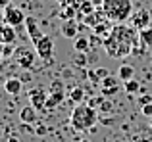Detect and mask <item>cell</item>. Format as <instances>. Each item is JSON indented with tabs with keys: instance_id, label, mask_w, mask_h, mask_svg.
<instances>
[{
	"instance_id": "6da1fadb",
	"label": "cell",
	"mask_w": 152,
	"mask_h": 142,
	"mask_svg": "<svg viewBox=\"0 0 152 142\" xmlns=\"http://www.w3.org/2000/svg\"><path fill=\"white\" fill-rule=\"evenodd\" d=\"M104 50L110 58H127L133 52H139L141 48V38H139V31L133 25H125V23H114L110 35L104 38Z\"/></svg>"
},
{
	"instance_id": "7a4b0ae2",
	"label": "cell",
	"mask_w": 152,
	"mask_h": 142,
	"mask_svg": "<svg viewBox=\"0 0 152 142\" xmlns=\"http://www.w3.org/2000/svg\"><path fill=\"white\" fill-rule=\"evenodd\" d=\"M96 123H98L96 108L85 104V102H81V104H77L73 108L71 117H69V125L75 131H89V129H93Z\"/></svg>"
},
{
	"instance_id": "3957f363",
	"label": "cell",
	"mask_w": 152,
	"mask_h": 142,
	"mask_svg": "<svg viewBox=\"0 0 152 142\" xmlns=\"http://www.w3.org/2000/svg\"><path fill=\"white\" fill-rule=\"evenodd\" d=\"M102 12L112 23H125L133 15L131 0H102Z\"/></svg>"
},
{
	"instance_id": "277c9868",
	"label": "cell",
	"mask_w": 152,
	"mask_h": 142,
	"mask_svg": "<svg viewBox=\"0 0 152 142\" xmlns=\"http://www.w3.org/2000/svg\"><path fill=\"white\" fill-rule=\"evenodd\" d=\"M25 17L27 15L23 14V10H19V8L15 6H6L2 10V21L6 23V25H12V27H25Z\"/></svg>"
},
{
	"instance_id": "5b68a950",
	"label": "cell",
	"mask_w": 152,
	"mask_h": 142,
	"mask_svg": "<svg viewBox=\"0 0 152 142\" xmlns=\"http://www.w3.org/2000/svg\"><path fill=\"white\" fill-rule=\"evenodd\" d=\"M33 46H35V50H37L39 58H42V60H50V58L54 56V38L48 37V35H42Z\"/></svg>"
},
{
	"instance_id": "8992f818",
	"label": "cell",
	"mask_w": 152,
	"mask_h": 142,
	"mask_svg": "<svg viewBox=\"0 0 152 142\" xmlns=\"http://www.w3.org/2000/svg\"><path fill=\"white\" fill-rule=\"evenodd\" d=\"M118 81H121V79H115L114 75H108L106 79H102V83H100V94L102 96H106V98H112V96H115V94L119 92V83Z\"/></svg>"
},
{
	"instance_id": "52a82bcc",
	"label": "cell",
	"mask_w": 152,
	"mask_h": 142,
	"mask_svg": "<svg viewBox=\"0 0 152 142\" xmlns=\"http://www.w3.org/2000/svg\"><path fill=\"white\" fill-rule=\"evenodd\" d=\"M46 100H48V92L42 88H33L29 92V102L37 112H45L46 108Z\"/></svg>"
},
{
	"instance_id": "ba28073f",
	"label": "cell",
	"mask_w": 152,
	"mask_h": 142,
	"mask_svg": "<svg viewBox=\"0 0 152 142\" xmlns=\"http://www.w3.org/2000/svg\"><path fill=\"white\" fill-rule=\"evenodd\" d=\"M131 25L137 31H142V29H146V27H150V12L145 10V8L133 12V15H131Z\"/></svg>"
},
{
	"instance_id": "9c48e42d",
	"label": "cell",
	"mask_w": 152,
	"mask_h": 142,
	"mask_svg": "<svg viewBox=\"0 0 152 142\" xmlns=\"http://www.w3.org/2000/svg\"><path fill=\"white\" fill-rule=\"evenodd\" d=\"M18 52V64L23 69H31L35 64V58H37V50H29V48H19Z\"/></svg>"
},
{
	"instance_id": "30bf717a",
	"label": "cell",
	"mask_w": 152,
	"mask_h": 142,
	"mask_svg": "<svg viewBox=\"0 0 152 142\" xmlns=\"http://www.w3.org/2000/svg\"><path fill=\"white\" fill-rule=\"evenodd\" d=\"M25 33H27V37L31 38L33 44L42 37V31H41V27H39V21L33 17V15H27L25 17Z\"/></svg>"
},
{
	"instance_id": "8fae6325",
	"label": "cell",
	"mask_w": 152,
	"mask_h": 142,
	"mask_svg": "<svg viewBox=\"0 0 152 142\" xmlns=\"http://www.w3.org/2000/svg\"><path fill=\"white\" fill-rule=\"evenodd\" d=\"M60 31H62V35L66 38H77V33H79V23H77V19H64Z\"/></svg>"
},
{
	"instance_id": "7c38bea8",
	"label": "cell",
	"mask_w": 152,
	"mask_h": 142,
	"mask_svg": "<svg viewBox=\"0 0 152 142\" xmlns=\"http://www.w3.org/2000/svg\"><path fill=\"white\" fill-rule=\"evenodd\" d=\"M104 19H108V17H106V15H104L102 8H98V10H94L93 14L85 15V17H83V23H85L87 27H91V29H94V27H96L98 23H102Z\"/></svg>"
},
{
	"instance_id": "4fadbf2b",
	"label": "cell",
	"mask_w": 152,
	"mask_h": 142,
	"mask_svg": "<svg viewBox=\"0 0 152 142\" xmlns=\"http://www.w3.org/2000/svg\"><path fill=\"white\" fill-rule=\"evenodd\" d=\"M37 113H39V112H37V109H35L31 104H29V106H23V108L19 109V119H21L25 125H33L35 121H37Z\"/></svg>"
},
{
	"instance_id": "5bb4252c",
	"label": "cell",
	"mask_w": 152,
	"mask_h": 142,
	"mask_svg": "<svg viewBox=\"0 0 152 142\" xmlns=\"http://www.w3.org/2000/svg\"><path fill=\"white\" fill-rule=\"evenodd\" d=\"M64 98H66V92H64V90H56V92H50V94H48V100H46V108H45V112H52L54 108H58V106L64 102Z\"/></svg>"
},
{
	"instance_id": "9a60e30c",
	"label": "cell",
	"mask_w": 152,
	"mask_h": 142,
	"mask_svg": "<svg viewBox=\"0 0 152 142\" xmlns=\"http://www.w3.org/2000/svg\"><path fill=\"white\" fill-rule=\"evenodd\" d=\"M23 88V81L21 79H8V81H4V90H6L8 94H12V96H18L19 92H21Z\"/></svg>"
},
{
	"instance_id": "2e32d148",
	"label": "cell",
	"mask_w": 152,
	"mask_h": 142,
	"mask_svg": "<svg viewBox=\"0 0 152 142\" xmlns=\"http://www.w3.org/2000/svg\"><path fill=\"white\" fill-rule=\"evenodd\" d=\"M94 10H98V8L94 6L93 0H81V4H79V10H77V21H79V19H83L85 15L93 14Z\"/></svg>"
},
{
	"instance_id": "e0dca14e",
	"label": "cell",
	"mask_w": 152,
	"mask_h": 142,
	"mask_svg": "<svg viewBox=\"0 0 152 142\" xmlns=\"http://www.w3.org/2000/svg\"><path fill=\"white\" fill-rule=\"evenodd\" d=\"M15 41H18L15 27L6 25V23H4V29H2V42H4V44H15Z\"/></svg>"
},
{
	"instance_id": "ac0fdd59",
	"label": "cell",
	"mask_w": 152,
	"mask_h": 142,
	"mask_svg": "<svg viewBox=\"0 0 152 142\" xmlns=\"http://www.w3.org/2000/svg\"><path fill=\"white\" fill-rule=\"evenodd\" d=\"M118 77L121 79L123 83H125V81H131V79H135V67H133V65H129V64L119 65V69H118Z\"/></svg>"
},
{
	"instance_id": "d6986e66",
	"label": "cell",
	"mask_w": 152,
	"mask_h": 142,
	"mask_svg": "<svg viewBox=\"0 0 152 142\" xmlns=\"http://www.w3.org/2000/svg\"><path fill=\"white\" fill-rule=\"evenodd\" d=\"M73 48H75V52H89V50H91L89 37H77L73 41Z\"/></svg>"
},
{
	"instance_id": "ffe728a7",
	"label": "cell",
	"mask_w": 152,
	"mask_h": 142,
	"mask_svg": "<svg viewBox=\"0 0 152 142\" xmlns=\"http://www.w3.org/2000/svg\"><path fill=\"white\" fill-rule=\"evenodd\" d=\"M139 38H141V46L150 48L152 46V27H146V29L139 31Z\"/></svg>"
},
{
	"instance_id": "44dd1931",
	"label": "cell",
	"mask_w": 152,
	"mask_h": 142,
	"mask_svg": "<svg viewBox=\"0 0 152 142\" xmlns=\"http://www.w3.org/2000/svg\"><path fill=\"white\" fill-rule=\"evenodd\" d=\"M69 100L75 102V104H81L85 100V88L83 86H75V88L69 90Z\"/></svg>"
},
{
	"instance_id": "7402d4cb",
	"label": "cell",
	"mask_w": 152,
	"mask_h": 142,
	"mask_svg": "<svg viewBox=\"0 0 152 142\" xmlns=\"http://www.w3.org/2000/svg\"><path fill=\"white\" fill-rule=\"evenodd\" d=\"M123 88H125L127 94H135V92H139V90H141V83L135 81V79H131V81H125V83H123Z\"/></svg>"
},
{
	"instance_id": "603a6c76",
	"label": "cell",
	"mask_w": 152,
	"mask_h": 142,
	"mask_svg": "<svg viewBox=\"0 0 152 142\" xmlns=\"http://www.w3.org/2000/svg\"><path fill=\"white\" fill-rule=\"evenodd\" d=\"M112 109H114L112 100H110V98H104V102L98 106V112H100V113H112Z\"/></svg>"
},
{
	"instance_id": "cb8c5ba5",
	"label": "cell",
	"mask_w": 152,
	"mask_h": 142,
	"mask_svg": "<svg viewBox=\"0 0 152 142\" xmlns=\"http://www.w3.org/2000/svg\"><path fill=\"white\" fill-rule=\"evenodd\" d=\"M87 52H77L75 54V64L79 65V67H85L87 65V56H85Z\"/></svg>"
},
{
	"instance_id": "d4e9b609",
	"label": "cell",
	"mask_w": 152,
	"mask_h": 142,
	"mask_svg": "<svg viewBox=\"0 0 152 142\" xmlns=\"http://www.w3.org/2000/svg\"><path fill=\"white\" fill-rule=\"evenodd\" d=\"M14 52H15L14 44H4V50H2V56H0V58H10Z\"/></svg>"
},
{
	"instance_id": "484cf974",
	"label": "cell",
	"mask_w": 152,
	"mask_h": 142,
	"mask_svg": "<svg viewBox=\"0 0 152 142\" xmlns=\"http://www.w3.org/2000/svg\"><path fill=\"white\" fill-rule=\"evenodd\" d=\"M87 77H89V79H91V83H94V85H100V83H102V81H100V77L96 75V69H94V71H93V69L87 71Z\"/></svg>"
},
{
	"instance_id": "4316f807",
	"label": "cell",
	"mask_w": 152,
	"mask_h": 142,
	"mask_svg": "<svg viewBox=\"0 0 152 142\" xmlns=\"http://www.w3.org/2000/svg\"><path fill=\"white\" fill-rule=\"evenodd\" d=\"M141 113H142L145 117H152V104L142 106V108H141Z\"/></svg>"
},
{
	"instance_id": "83f0119b",
	"label": "cell",
	"mask_w": 152,
	"mask_h": 142,
	"mask_svg": "<svg viewBox=\"0 0 152 142\" xmlns=\"http://www.w3.org/2000/svg\"><path fill=\"white\" fill-rule=\"evenodd\" d=\"M139 104L141 106H146V104H152V96L150 94H142L141 98H139Z\"/></svg>"
},
{
	"instance_id": "f1b7e54d",
	"label": "cell",
	"mask_w": 152,
	"mask_h": 142,
	"mask_svg": "<svg viewBox=\"0 0 152 142\" xmlns=\"http://www.w3.org/2000/svg\"><path fill=\"white\" fill-rule=\"evenodd\" d=\"M96 75L100 77V81H102V79H106L110 73H108V69H106V67H96Z\"/></svg>"
},
{
	"instance_id": "f546056e",
	"label": "cell",
	"mask_w": 152,
	"mask_h": 142,
	"mask_svg": "<svg viewBox=\"0 0 152 142\" xmlns=\"http://www.w3.org/2000/svg\"><path fill=\"white\" fill-rule=\"evenodd\" d=\"M56 90H64V85H62L60 81H54V83L50 85V92H56Z\"/></svg>"
},
{
	"instance_id": "4dcf8cb0",
	"label": "cell",
	"mask_w": 152,
	"mask_h": 142,
	"mask_svg": "<svg viewBox=\"0 0 152 142\" xmlns=\"http://www.w3.org/2000/svg\"><path fill=\"white\" fill-rule=\"evenodd\" d=\"M131 142H152V140L148 138V136H135Z\"/></svg>"
},
{
	"instance_id": "1f68e13d",
	"label": "cell",
	"mask_w": 152,
	"mask_h": 142,
	"mask_svg": "<svg viewBox=\"0 0 152 142\" xmlns=\"http://www.w3.org/2000/svg\"><path fill=\"white\" fill-rule=\"evenodd\" d=\"M6 6H10V0H0V8H2V10H4V8H6Z\"/></svg>"
},
{
	"instance_id": "d6a6232c",
	"label": "cell",
	"mask_w": 152,
	"mask_h": 142,
	"mask_svg": "<svg viewBox=\"0 0 152 142\" xmlns=\"http://www.w3.org/2000/svg\"><path fill=\"white\" fill-rule=\"evenodd\" d=\"M8 142H19V138H15V136H12V138H8Z\"/></svg>"
},
{
	"instance_id": "836d02e7",
	"label": "cell",
	"mask_w": 152,
	"mask_h": 142,
	"mask_svg": "<svg viewBox=\"0 0 152 142\" xmlns=\"http://www.w3.org/2000/svg\"><path fill=\"white\" fill-rule=\"evenodd\" d=\"M2 29H4V23L0 25V42H2Z\"/></svg>"
},
{
	"instance_id": "e575fe53",
	"label": "cell",
	"mask_w": 152,
	"mask_h": 142,
	"mask_svg": "<svg viewBox=\"0 0 152 142\" xmlns=\"http://www.w3.org/2000/svg\"><path fill=\"white\" fill-rule=\"evenodd\" d=\"M2 50H4V42H0V56H2Z\"/></svg>"
},
{
	"instance_id": "d590c367",
	"label": "cell",
	"mask_w": 152,
	"mask_h": 142,
	"mask_svg": "<svg viewBox=\"0 0 152 142\" xmlns=\"http://www.w3.org/2000/svg\"><path fill=\"white\" fill-rule=\"evenodd\" d=\"M150 119H152V117H150Z\"/></svg>"
},
{
	"instance_id": "8d00e7d4",
	"label": "cell",
	"mask_w": 152,
	"mask_h": 142,
	"mask_svg": "<svg viewBox=\"0 0 152 142\" xmlns=\"http://www.w3.org/2000/svg\"><path fill=\"white\" fill-rule=\"evenodd\" d=\"M85 142H87V140H85Z\"/></svg>"
}]
</instances>
